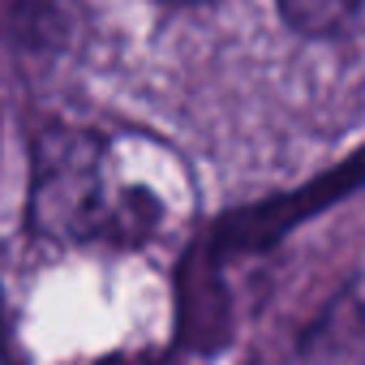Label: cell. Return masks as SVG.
<instances>
[{
	"mask_svg": "<svg viewBox=\"0 0 365 365\" xmlns=\"http://www.w3.org/2000/svg\"><path fill=\"white\" fill-rule=\"evenodd\" d=\"M31 224L56 245L133 250L163 224V198L129 176L112 138L91 129H48L35 146Z\"/></svg>",
	"mask_w": 365,
	"mask_h": 365,
	"instance_id": "1",
	"label": "cell"
},
{
	"mask_svg": "<svg viewBox=\"0 0 365 365\" xmlns=\"http://www.w3.org/2000/svg\"><path fill=\"white\" fill-rule=\"evenodd\" d=\"M297 365H365V275H356L309 327Z\"/></svg>",
	"mask_w": 365,
	"mask_h": 365,
	"instance_id": "2",
	"label": "cell"
},
{
	"mask_svg": "<svg viewBox=\"0 0 365 365\" xmlns=\"http://www.w3.org/2000/svg\"><path fill=\"white\" fill-rule=\"evenodd\" d=\"M163 5H207V0H163Z\"/></svg>",
	"mask_w": 365,
	"mask_h": 365,
	"instance_id": "5",
	"label": "cell"
},
{
	"mask_svg": "<svg viewBox=\"0 0 365 365\" xmlns=\"http://www.w3.org/2000/svg\"><path fill=\"white\" fill-rule=\"evenodd\" d=\"M0 365H18V356H14V327H9L5 297H0Z\"/></svg>",
	"mask_w": 365,
	"mask_h": 365,
	"instance_id": "4",
	"label": "cell"
},
{
	"mask_svg": "<svg viewBox=\"0 0 365 365\" xmlns=\"http://www.w3.org/2000/svg\"><path fill=\"white\" fill-rule=\"evenodd\" d=\"M279 14L301 35L335 39L365 26V0H279Z\"/></svg>",
	"mask_w": 365,
	"mask_h": 365,
	"instance_id": "3",
	"label": "cell"
}]
</instances>
